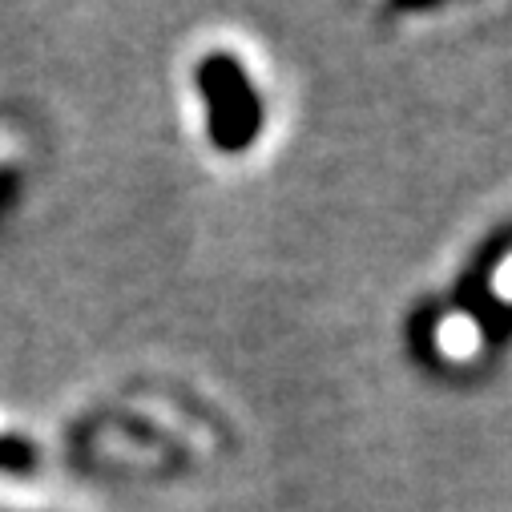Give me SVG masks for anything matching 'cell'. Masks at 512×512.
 <instances>
[{
    "label": "cell",
    "instance_id": "obj_1",
    "mask_svg": "<svg viewBox=\"0 0 512 512\" xmlns=\"http://www.w3.org/2000/svg\"><path fill=\"white\" fill-rule=\"evenodd\" d=\"M198 89L206 97V113H210V142L222 154H238L246 150L263 130V105L254 93L242 61H234L230 53H210L198 61Z\"/></svg>",
    "mask_w": 512,
    "mask_h": 512
},
{
    "label": "cell",
    "instance_id": "obj_2",
    "mask_svg": "<svg viewBox=\"0 0 512 512\" xmlns=\"http://www.w3.org/2000/svg\"><path fill=\"white\" fill-rule=\"evenodd\" d=\"M29 448L25 444H17V440H0V464L5 468H29Z\"/></svg>",
    "mask_w": 512,
    "mask_h": 512
}]
</instances>
